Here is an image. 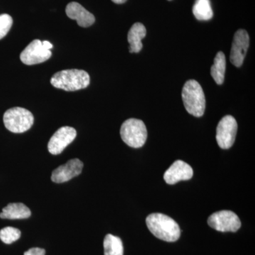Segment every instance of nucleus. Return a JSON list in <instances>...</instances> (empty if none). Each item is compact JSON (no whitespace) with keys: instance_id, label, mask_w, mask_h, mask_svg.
<instances>
[{"instance_id":"15","label":"nucleus","mask_w":255,"mask_h":255,"mask_svg":"<svg viewBox=\"0 0 255 255\" xmlns=\"http://www.w3.org/2000/svg\"><path fill=\"white\" fill-rule=\"evenodd\" d=\"M31 212L27 206L21 203L8 204L2 209L0 218L2 219H26L31 216Z\"/></svg>"},{"instance_id":"6","label":"nucleus","mask_w":255,"mask_h":255,"mask_svg":"<svg viewBox=\"0 0 255 255\" xmlns=\"http://www.w3.org/2000/svg\"><path fill=\"white\" fill-rule=\"evenodd\" d=\"M208 224L220 232H236L241 227L239 217L231 211H218L209 216Z\"/></svg>"},{"instance_id":"4","label":"nucleus","mask_w":255,"mask_h":255,"mask_svg":"<svg viewBox=\"0 0 255 255\" xmlns=\"http://www.w3.org/2000/svg\"><path fill=\"white\" fill-rule=\"evenodd\" d=\"M121 137L127 145L133 148L141 147L147 140V128L144 122L136 119H129L122 124Z\"/></svg>"},{"instance_id":"19","label":"nucleus","mask_w":255,"mask_h":255,"mask_svg":"<svg viewBox=\"0 0 255 255\" xmlns=\"http://www.w3.org/2000/svg\"><path fill=\"white\" fill-rule=\"evenodd\" d=\"M21 237V231L17 228L5 227L0 231V239L5 244H11Z\"/></svg>"},{"instance_id":"17","label":"nucleus","mask_w":255,"mask_h":255,"mask_svg":"<svg viewBox=\"0 0 255 255\" xmlns=\"http://www.w3.org/2000/svg\"><path fill=\"white\" fill-rule=\"evenodd\" d=\"M193 14L199 21H208L214 16L210 0H196L193 6Z\"/></svg>"},{"instance_id":"9","label":"nucleus","mask_w":255,"mask_h":255,"mask_svg":"<svg viewBox=\"0 0 255 255\" xmlns=\"http://www.w3.org/2000/svg\"><path fill=\"white\" fill-rule=\"evenodd\" d=\"M77 136V131L73 127H63L58 129L50 137L48 149L52 155H59Z\"/></svg>"},{"instance_id":"2","label":"nucleus","mask_w":255,"mask_h":255,"mask_svg":"<svg viewBox=\"0 0 255 255\" xmlns=\"http://www.w3.org/2000/svg\"><path fill=\"white\" fill-rule=\"evenodd\" d=\"M90 77L85 70L72 69L55 73L50 83L55 88L67 92L78 91L87 88L90 85Z\"/></svg>"},{"instance_id":"3","label":"nucleus","mask_w":255,"mask_h":255,"mask_svg":"<svg viewBox=\"0 0 255 255\" xmlns=\"http://www.w3.org/2000/svg\"><path fill=\"white\" fill-rule=\"evenodd\" d=\"M183 103L188 113L195 117L204 115L206 98L202 87L194 80H188L182 89Z\"/></svg>"},{"instance_id":"14","label":"nucleus","mask_w":255,"mask_h":255,"mask_svg":"<svg viewBox=\"0 0 255 255\" xmlns=\"http://www.w3.org/2000/svg\"><path fill=\"white\" fill-rule=\"evenodd\" d=\"M146 28L142 23H134L128 33V41L130 44V53H139L142 48V39L146 36Z\"/></svg>"},{"instance_id":"16","label":"nucleus","mask_w":255,"mask_h":255,"mask_svg":"<svg viewBox=\"0 0 255 255\" xmlns=\"http://www.w3.org/2000/svg\"><path fill=\"white\" fill-rule=\"evenodd\" d=\"M226 55L220 51L215 57L214 65L211 66V75L217 85H222L225 80L226 73Z\"/></svg>"},{"instance_id":"8","label":"nucleus","mask_w":255,"mask_h":255,"mask_svg":"<svg viewBox=\"0 0 255 255\" xmlns=\"http://www.w3.org/2000/svg\"><path fill=\"white\" fill-rule=\"evenodd\" d=\"M51 56V51L43 46L42 41L35 39L21 52L20 60L25 65H33L43 63Z\"/></svg>"},{"instance_id":"23","label":"nucleus","mask_w":255,"mask_h":255,"mask_svg":"<svg viewBox=\"0 0 255 255\" xmlns=\"http://www.w3.org/2000/svg\"><path fill=\"white\" fill-rule=\"evenodd\" d=\"M113 2L116 3V4H124L125 3L127 0H112Z\"/></svg>"},{"instance_id":"18","label":"nucleus","mask_w":255,"mask_h":255,"mask_svg":"<svg viewBox=\"0 0 255 255\" xmlns=\"http://www.w3.org/2000/svg\"><path fill=\"white\" fill-rule=\"evenodd\" d=\"M105 255H124V246L122 240L112 234L106 236L104 241Z\"/></svg>"},{"instance_id":"5","label":"nucleus","mask_w":255,"mask_h":255,"mask_svg":"<svg viewBox=\"0 0 255 255\" xmlns=\"http://www.w3.org/2000/svg\"><path fill=\"white\" fill-rule=\"evenodd\" d=\"M3 121L5 127L14 133H21L31 128L34 117L31 112L21 107H14L5 112Z\"/></svg>"},{"instance_id":"24","label":"nucleus","mask_w":255,"mask_h":255,"mask_svg":"<svg viewBox=\"0 0 255 255\" xmlns=\"http://www.w3.org/2000/svg\"><path fill=\"white\" fill-rule=\"evenodd\" d=\"M169 1H170V0H169Z\"/></svg>"},{"instance_id":"22","label":"nucleus","mask_w":255,"mask_h":255,"mask_svg":"<svg viewBox=\"0 0 255 255\" xmlns=\"http://www.w3.org/2000/svg\"><path fill=\"white\" fill-rule=\"evenodd\" d=\"M42 44H43V46L48 50H50L52 49V48H53V45H52L51 43H50V42L48 41H42Z\"/></svg>"},{"instance_id":"10","label":"nucleus","mask_w":255,"mask_h":255,"mask_svg":"<svg viewBox=\"0 0 255 255\" xmlns=\"http://www.w3.org/2000/svg\"><path fill=\"white\" fill-rule=\"evenodd\" d=\"M250 45V37L246 30H238L234 35L230 60L231 63L240 68L244 62Z\"/></svg>"},{"instance_id":"13","label":"nucleus","mask_w":255,"mask_h":255,"mask_svg":"<svg viewBox=\"0 0 255 255\" xmlns=\"http://www.w3.org/2000/svg\"><path fill=\"white\" fill-rule=\"evenodd\" d=\"M65 12L69 18L76 20L78 24L81 27H89L95 22V16L75 1L67 5Z\"/></svg>"},{"instance_id":"20","label":"nucleus","mask_w":255,"mask_h":255,"mask_svg":"<svg viewBox=\"0 0 255 255\" xmlns=\"http://www.w3.org/2000/svg\"><path fill=\"white\" fill-rule=\"evenodd\" d=\"M13 24V19L9 14L0 15V39L4 38L11 29Z\"/></svg>"},{"instance_id":"11","label":"nucleus","mask_w":255,"mask_h":255,"mask_svg":"<svg viewBox=\"0 0 255 255\" xmlns=\"http://www.w3.org/2000/svg\"><path fill=\"white\" fill-rule=\"evenodd\" d=\"M83 162L78 158L72 159L52 172L51 180L55 183L68 182L82 173Z\"/></svg>"},{"instance_id":"7","label":"nucleus","mask_w":255,"mask_h":255,"mask_svg":"<svg viewBox=\"0 0 255 255\" xmlns=\"http://www.w3.org/2000/svg\"><path fill=\"white\" fill-rule=\"evenodd\" d=\"M238 124L236 119L231 115L223 117L216 128V140L222 149L232 147L237 134Z\"/></svg>"},{"instance_id":"21","label":"nucleus","mask_w":255,"mask_h":255,"mask_svg":"<svg viewBox=\"0 0 255 255\" xmlns=\"http://www.w3.org/2000/svg\"><path fill=\"white\" fill-rule=\"evenodd\" d=\"M46 255V251L44 249L38 248H31L28 250L26 253H24L23 255Z\"/></svg>"},{"instance_id":"1","label":"nucleus","mask_w":255,"mask_h":255,"mask_svg":"<svg viewBox=\"0 0 255 255\" xmlns=\"http://www.w3.org/2000/svg\"><path fill=\"white\" fill-rule=\"evenodd\" d=\"M149 231L156 238L162 241L172 243L180 238L179 225L172 218L162 214H152L146 219Z\"/></svg>"},{"instance_id":"12","label":"nucleus","mask_w":255,"mask_h":255,"mask_svg":"<svg viewBox=\"0 0 255 255\" xmlns=\"http://www.w3.org/2000/svg\"><path fill=\"white\" fill-rule=\"evenodd\" d=\"M192 167L182 160H177L164 174V179L168 184H174L180 181L189 180L193 177Z\"/></svg>"}]
</instances>
